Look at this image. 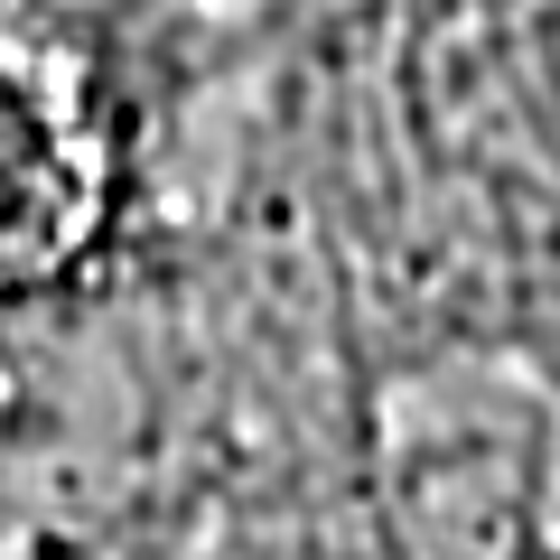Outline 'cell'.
Masks as SVG:
<instances>
[{
  "instance_id": "obj_1",
  "label": "cell",
  "mask_w": 560,
  "mask_h": 560,
  "mask_svg": "<svg viewBox=\"0 0 560 560\" xmlns=\"http://www.w3.org/2000/svg\"><path fill=\"white\" fill-rule=\"evenodd\" d=\"M113 206V113L66 38L0 28V290L47 280Z\"/></svg>"
}]
</instances>
